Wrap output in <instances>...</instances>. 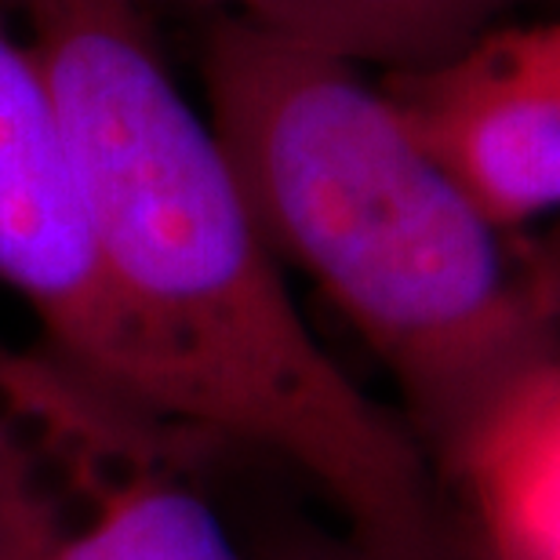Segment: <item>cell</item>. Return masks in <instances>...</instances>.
<instances>
[{"label": "cell", "mask_w": 560, "mask_h": 560, "mask_svg": "<svg viewBox=\"0 0 560 560\" xmlns=\"http://www.w3.org/2000/svg\"><path fill=\"white\" fill-rule=\"evenodd\" d=\"M383 92L495 226L517 233L560 211L553 19L491 26L441 62L386 73Z\"/></svg>", "instance_id": "obj_4"}, {"label": "cell", "mask_w": 560, "mask_h": 560, "mask_svg": "<svg viewBox=\"0 0 560 560\" xmlns=\"http://www.w3.org/2000/svg\"><path fill=\"white\" fill-rule=\"evenodd\" d=\"M553 37H557V51H560V15L553 19Z\"/></svg>", "instance_id": "obj_11"}, {"label": "cell", "mask_w": 560, "mask_h": 560, "mask_svg": "<svg viewBox=\"0 0 560 560\" xmlns=\"http://www.w3.org/2000/svg\"><path fill=\"white\" fill-rule=\"evenodd\" d=\"M37 560H248L215 510L161 469L98 480L73 532L37 524Z\"/></svg>", "instance_id": "obj_7"}, {"label": "cell", "mask_w": 560, "mask_h": 560, "mask_svg": "<svg viewBox=\"0 0 560 560\" xmlns=\"http://www.w3.org/2000/svg\"><path fill=\"white\" fill-rule=\"evenodd\" d=\"M441 474L480 560H560V353L480 416Z\"/></svg>", "instance_id": "obj_5"}, {"label": "cell", "mask_w": 560, "mask_h": 560, "mask_svg": "<svg viewBox=\"0 0 560 560\" xmlns=\"http://www.w3.org/2000/svg\"><path fill=\"white\" fill-rule=\"evenodd\" d=\"M0 280L33 310L51 361L109 405L200 433L175 357L136 317L98 248L59 106L30 44L0 22Z\"/></svg>", "instance_id": "obj_3"}, {"label": "cell", "mask_w": 560, "mask_h": 560, "mask_svg": "<svg viewBox=\"0 0 560 560\" xmlns=\"http://www.w3.org/2000/svg\"><path fill=\"white\" fill-rule=\"evenodd\" d=\"M386 73L441 62L539 0H183Z\"/></svg>", "instance_id": "obj_6"}, {"label": "cell", "mask_w": 560, "mask_h": 560, "mask_svg": "<svg viewBox=\"0 0 560 560\" xmlns=\"http://www.w3.org/2000/svg\"><path fill=\"white\" fill-rule=\"evenodd\" d=\"M535 252V262H539V273H542V284L550 291V302L560 317V222L550 230V237H542L539 244H532Z\"/></svg>", "instance_id": "obj_10"}, {"label": "cell", "mask_w": 560, "mask_h": 560, "mask_svg": "<svg viewBox=\"0 0 560 560\" xmlns=\"http://www.w3.org/2000/svg\"><path fill=\"white\" fill-rule=\"evenodd\" d=\"M0 560H37V528L22 485L0 474Z\"/></svg>", "instance_id": "obj_9"}, {"label": "cell", "mask_w": 560, "mask_h": 560, "mask_svg": "<svg viewBox=\"0 0 560 560\" xmlns=\"http://www.w3.org/2000/svg\"><path fill=\"white\" fill-rule=\"evenodd\" d=\"M103 259L175 357L200 433L313 480L350 532L452 550L433 463L320 350L233 167L142 19V0H22Z\"/></svg>", "instance_id": "obj_1"}, {"label": "cell", "mask_w": 560, "mask_h": 560, "mask_svg": "<svg viewBox=\"0 0 560 560\" xmlns=\"http://www.w3.org/2000/svg\"><path fill=\"white\" fill-rule=\"evenodd\" d=\"M200 81L277 262L383 361L441 474L480 416L560 353L535 252L469 200L361 66L211 15Z\"/></svg>", "instance_id": "obj_2"}, {"label": "cell", "mask_w": 560, "mask_h": 560, "mask_svg": "<svg viewBox=\"0 0 560 560\" xmlns=\"http://www.w3.org/2000/svg\"><path fill=\"white\" fill-rule=\"evenodd\" d=\"M266 560H463V553L455 546L441 553H408V550H394V546L372 542L357 532H346V539H331V535H324V539L320 535L317 539H295Z\"/></svg>", "instance_id": "obj_8"}]
</instances>
